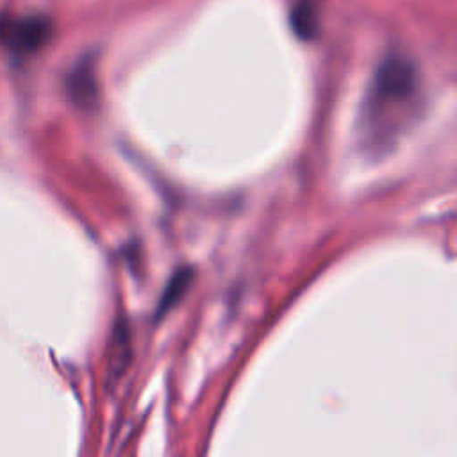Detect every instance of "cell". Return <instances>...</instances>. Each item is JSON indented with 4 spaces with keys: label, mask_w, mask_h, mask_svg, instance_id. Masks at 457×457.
Masks as SVG:
<instances>
[{
    "label": "cell",
    "mask_w": 457,
    "mask_h": 457,
    "mask_svg": "<svg viewBox=\"0 0 457 457\" xmlns=\"http://www.w3.org/2000/svg\"><path fill=\"white\" fill-rule=\"evenodd\" d=\"M416 89V70L403 57H387L377 70L373 87H371V104L386 105L405 102L412 96Z\"/></svg>",
    "instance_id": "1"
},
{
    "label": "cell",
    "mask_w": 457,
    "mask_h": 457,
    "mask_svg": "<svg viewBox=\"0 0 457 457\" xmlns=\"http://www.w3.org/2000/svg\"><path fill=\"white\" fill-rule=\"evenodd\" d=\"M52 37V23L45 16H2L0 43L16 55L41 50Z\"/></svg>",
    "instance_id": "2"
},
{
    "label": "cell",
    "mask_w": 457,
    "mask_h": 457,
    "mask_svg": "<svg viewBox=\"0 0 457 457\" xmlns=\"http://www.w3.org/2000/svg\"><path fill=\"white\" fill-rule=\"evenodd\" d=\"M66 91L73 104L82 109H91L98 102V80L95 71V59L84 55L70 70L66 77Z\"/></svg>",
    "instance_id": "3"
},
{
    "label": "cell",
    "mask_w": 457,
    "mask_h": 457,
    "mask_svg": "<svg viewBox=\"0 0 457 457\" xmlns=\"http://www.w3.org/2000/svg\"><path fill=\"white\" fill-rule=\"evenodd\" d=\"M193 270L191 268H180L177 270L171 278L168 280L161 298H159V305L155 309V318H162L170 309H173L180 298L184 296V293L187 291V287L193 282Z\"/></svg>",
    "instance_id": "4"
},
{
    "label": "cell",
    "mask_w": 457,
    "mask_h": 457,
    "mask_svg": "<svg viewBox=\"0 0 457 457\" xmlns=\"http://www.w3.org/2000/svg\"><path fill=\"white\" fill-rule=\"evenodd\" d=\"M291 29L300 39H312L318 32L316 0H296L291 9Z\"/></svg>",
    "instance_id": "5"
}]
</instances>
